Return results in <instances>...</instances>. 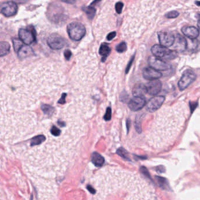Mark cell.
I'll return each instance as SVG.
<instances>
[{
  "label": "cell",
  "mask_w": 200,
  "mask_h": 200,
  "mask_svg": "<svg viewBox=\"0 0 200 200\" xmlns=\"http://www.w3.org/2000/svg\"><path fill=\"white\" fill-rule=\"evenodd\" d=\"M67 32L71 39L79 41L82 39L85 35L86 28L81 23L72 22L68 24Z\"/></svg>",
  "instance_id": "cell-1"
},
{
  "label": "cell",
  "mask_w": 200,
  "mask_h": 200,
  "mask_svg": "<svg viewBox=\"0 0 200 200\" xmlns=\"http://www.w3.org/2000/svg\"><path fill=\"white\" fill-rule=\"evenodd\" d=\"M172 46L176 51L183 52L187 49V39L177 33L175 35V41Z\"/></svg>",
  "instance_id": "cell-13"
},
{
  "label": "cell",
  "mask_w": 200,
  "mask_h": 200,
  "mask_svg": "<svg viewBox=\"0 0 200 200\" xmlns=\"http://www.w3.org/2000/svg\"><path fill=\"white\" fill-rule=\"evenodd\" d=\"M179 15V12L177 11H172L168 12L167 14L166 15V17L167 18H176L178 17Z\"/></svg>",
  "instance_id": "cell-29"
},
{
  "label": "cell",
  "mask_w": 200,
  "mask_h": 200,
  "mask_svg": "<svg viewBox=\"0 0 200 200\" xmlns=\"http://www.w3.org/2000/svg\"><path fill=\"white\" fill-rule=\"evenodd\" d=\"M189 106H190V109H191V113H193L195 109H196L197 106H198V104H197V103H195V102H189Z\"/></svg>",
  "instance_id": "cell-38"
},
{
  "label": "cell",
  "mask_w": 200,
  "mask_h": 200,
  "mask_svg": "<svg viewBox=\"0 0 200 200\" xmlns=\"http://www.w3.org/2000/svg\"><path fill=\"white\" fill-rule=\"evenodd\" d=\"M146 86L149 95L156 96L161 91L162 84L159 80H154L149 82Z\"/></svg>",
  "instance_id": "cell-11"
},
{
  "label": "cell",
  "mask_w": 200,
  "mask_h": 200,
  "mask_svg": "<svg viewBox=\"0 0 200 200\" xmlns=\"http://www.w3.org/2000/svg\"><path fill=\"white\" fill-rule=\"evenodd\" d=\"M46 137L44 135H38L33 137L31 140V146H34L42 143L45 141Z\"/></svg>",
  "instance_id": "cell-22"
},
{
  "label": "cell",
  "mask_w": 200,
  "mask_h": 200,
  "mask_svg": "<svg viewBox=\"0 0 200 200\" xmlns=\"http://www.w3.org/2000/svg\"><path fill=\"white\" fill-rule=\"evenodd\" d=\"M41 109L45 115H46L48 116H51L55 111V109L52 106L45 104H43L41 106Z\"/></svg>",
  "instance_id": "cell-24"
},
{
  "label": "cell",
  "mask_w": 200,
  "mask_h": 200,
  "mask_svg": "<svg viewBox=\"0 0 200 200\" xmlns=\"http://www.w3.org/2000/svg\"><path fill=\"white\" fill-rule=\"evenodd\" d=\"M156 180L158 182V184L160 186V187L162 189L164 190H170L171 188L170 187V184L168 183V181L167 179L160 176H156Z\"/></svg>",
  "instance_id": "cell-19"
},
{
  "label": "cell",
  "mask_w": 200,
  "mask_h": 200,
  "mask_svg": "<svg viewBox=\"0 0 200 200\" xmlns=\"http://www.w3.org/2000/svg\"><path fill=\"white\" fill-rule=\"evenodd\" d=\"M117 154L121 157H122L123 159L127 161H131L130 159V156L128 154V153L124 148L120 147L118 150H117Z\"/></svg>",
  "instance_id": "cell-25"
},
{
  "label": "cell",
  "mask_w": 200,
  "mask_h": 200,
  "mask_svg": "<svg viewBox=\"0 0 200 200\" xmlns=\"http://www.w3.org/2000/svg\"><path fill=\"white\" fill-rule=\"evenodd\" d=\"M47 44L51 49L54 50H59L66 45L67 41L59 35L53 33L48 37Z\"/></svg>",
  "instance_id": "cell-3"
},
{
  "label": "cell",
  "mask_w": 200,
  "mask_h": 200,
  "mask_svg": "<svg viewBox=\"0 0 200 200\" xmlns=\"http://www.w3.org/2000/svg\"><path fill=\"white\" fill-rule=\"evenodd\" d=\"M86 189H87L89 191V192H90V193H92V194H95V193H96V191H95V189H94V188H93L91 185H87V187H86Z\"/></svg>",
  "instance_id": "cell-41"
},
{
  "label": "cell",
  "mask_w": 200,
  "mask_h": 200,
  "mask_svg": "<svg viewBox=\"0 0 200 200\" xmlns=\"http://www.w3.org/2000/svg\"><path fill=\"white\" fill-rule=\"evenodd\" d=\"M50 133L54 136H59L61 134V132L58 128H56L55 126H53L51 128Z\"/></svg>",
  "instance_id": "cell-30"
},
{
  "label": "cell",
  "mask_w": 200,
  "mask_h": 200,
  "mask_svg": "<svg viewBox=\"0 0 200 200\" xmlns=\"http://www.w3.org/2000/svg\"><path fill=\"white\" fill-rule=\"evenodd\" d=\"M158 37L160 45L167 48L172 46L175 41V35L168 32H159Z\"/></svg>",
  "instance_id": "cell-9"
},
{
  "label": "cell",
  "mask_w": 200,
  "mask_h": 200,
  "mask_svg": "<svg viewBox=\"0 0 200 200\" xmlns=\"http://www.w3.org/2000/svg\"><path fill=\"white\" fill-rule=\"evenodd\" d=\"M135 128L136 131L137 132V133H141L142 129H141V123L140 121V119H138V118L137 117L136 119V122H135Z\"/></svg>",
  "instance_id": "cell-32"
},
{
  "label": "cell",
  "mask_w": 200,
  "mask_h": 200,
  "mask_svg": "<svg viewBox=\"0 0 200 200\" xmlns=\"http://www.w3.org/2000/svg\"><path fill=\"white\" fill-rule=\"evenodd\" d=\"M30 200H33V195H31V198H30Z\"/></svg>",
  "instance_id": "cell-47"
},
{
  "label": "cell",
  "mask_w": 200,
  "mask_h": 200,
  "mask_svg": "<svg viewBox=\"0 0 200 200\" xmlns=\"http://www.w3.org/2000/svg\"><path fill=\"white\" fill-rule=\"evenodd\" d=\"M198 46V41L195 39H187V50H195Z\"/></svg>",
  "instance_id": "cell-23"
},
{
  "label": "cell",
  "mask_w": 200,
  "mask_h": 200,
  "mask_svg": "<svg viewBox=\"0 0 200 200\" xmlns=\"http://www.w3.org/2000/svg\"><path fill=\"white\" fill-rule=\"evenodd\" d=\"M99 52L100 55L102 56L103 57L102 61V62H105L107 57L111 54V49L108 44H107L106 43H103L100 45Z\"/></svg>",
  "instance_id": "cell-18"
},
{
  "label": "cell",
  "mask_w": 200,
  "mask_h": 200,
  "mask_svg": "<svg viewBox=\"0 0 200 200\" xmlns=\"http://www.w3.org/2000/svg\"><path fill=\"white\" fill-rule=\"evenodd\" d=\"M83 11L86 13V16L89 18V20H92L96 14V9L92 6H88V7H82Z\"/></svg>",
  "instance_id": "cell-21"
},
{
  "label": "cell",
  "mask_w": 200,
  "mask_h": 200,
  "mask_svg": "<svg viewBox=\"0 0 200 200\" xmlns=\"http://www.w3.org/2000/svg\"><path fill=\"white\" fill-rule=\"evenodd\" d=\"M165 97L163 96H157L149 100L146 105V109L150 113H153L160 108L164 102Z\"/></svg>",
  "instance_id": "cell-8"
},
{
  "label": "cell",
  "mask_w": 200,
  "mask_h": 200,
  "mask_svg": "<svg viewBox=\"0 0 200 200\" xmlns=\"http://www.w3.org/2000/svg\"><path fill=\"white\" fill-rule=\"evenodd\" d=\"M33 31H34L33 28L31 30L21 28L19 30V38L26 45L31 44L35 41V33H33Z\"/></svg>",
  "instance_id": "cell-6"
},
{
  "label": "cell",
  "mask_w": 200,
  "mask_h": 200,
  "mask_svg": "<svg viewBox=\"0 0 200 200\" xmlns=\"http://www.w3.org/2000/svg\"><path fill=\"white\" fill-rule=\"evenodd\" d=\"M12 41L14 45V49L15 51L18 53V52L24 46L23 42L21 39H17V38H13L12 39Z\"/></svg>",
  "instance_id": "cell-26"
},
{
  "label": "cell",
  "mask_w": 200,
  "mask_h": 200,
  "mask_svg": "<svg viewBox=\"0 0 200 200\" xmlns=\"http://www.w3.org/2000/svg\"><path fill=\"white\" fill-rule=\"evenodd\" d=\"M198 28H199L200 30V19L199 20V21H198Z\"/></svg>",
  "instance_id": "cell-46"
},
{
  "label": "cell",
  "mask_w": 200,
  "mask_h": 200,
  "mask_svg": "<svg viewBox=\"0 0 200 200\" xmlns=\"http://www.w3.org/2000/svg\"><path fill=\"white\" fill-rule=\"evenodd\" d=\"M116 36V32H111V33H109L107 36V39L108 41H111Z\"/></svg>",
  "instance_id": "cell-37"
},
{
  "label": "cell",
  "mask_w": 200,
  "mask_h": 200,
  "mask_svg": "<svg viewBox=\"0 0 200 200\" xmlns=\"http://www.w3.org/2000/svg\"><path fill=\"white\" fill-rule=\"evenodd\" d=\"M151 50L153 55L163 61L171 60L177 57L176 50H171L161 45H154L152 46Z\"/></svg>",
  "instance_id": "cell-2"
},
{
  "label": "cell",
  "mask_w": 200,
  "mask_h": 200,
  "mask_svg": "<svg viewBox=\"0 0 200 200\" xmlns=\"http://www.w3.org/2000/svg\"><path fill=\"white\" fill-rule=\"evenodd\" d=\"M126 126H127L128 132L129 128H130V120L129 119H128V120H127V122H126Z\"/></svg>",
  "instance_id": "cell-42"
},
{
  "label": "cell",
  "mask_w": 200,
  "mask_h": 200,
  "mask_svg": "<svg viewBox=\"0 0 200 200\" xmlns=\"http://www.w3.org/2000/svg\"><path fill=\"white\" fill-rule=\"evenodd\" d=\"M128 93H122V95L120 96V100L123 102H126L127 100L128 99Z\"/></svg>",
  "instance_id": "cell-39"
},
{
  "label": "cell",
  "mask_w": 200,
  "mask_h": 200,
  "mask_svg": "<svg viewBox=\"0 0 200 200\" xmlns=\"http://www.w3.org/2000/svg\"><path fill=\"white\" fill-rule=\"evenodd\" d=\"M123 7V3L122 2H118L116 4L115 9L118 14H121L122 12Z\"/></svg>",
  "instance_id": "cell-33"
},
{
  "label": "cell",
  "mask_w": 200,
  "mask_h": 200,
  "mask_svg": "<svg viewBox=\"0 0 200 200\" xmlns=\"http://www.w3.org/2000/svg\"><path fill=\"white\" fill-rule=\"evenodd\" d=\"M10 50V45L7 42H1L0 44V56L1 57L9 54Z\"/></svg>",
  "instance_id": "cell-20"
},
{
  "label": "cell",
  "mask_w": 200,
  "mask_h": 200,
  "mask_svg": "<svg viewBox=\"0 0 200 200\" xmlns=\"http://www.w3.org/2000/svg\"><path fill=\"white\" fill-rule=\"evenodd\" d=\"M156 171L159 173H164L166 172V168L163 166H159L156 167Z\"/></svg>",
  "instance_id": "cell-36"
},
{
  "label": "cell",
  "mask_w": 200,
  "mask_h": 200,
  "mask_svg": "<svg viewBox=\"0 0 200 200\" xmlns=\"http://www.w3.org/2000/svg\"><path fill=\"white\" fill-rule=\"evenodd\" d=\"M140 171L145 176V177H146L147 178H148L149 179L151 180V177L150 173L149 172V171H148V170L147 169L146 167H145V166H141L140 168Z\"/></svg>",
  "instance_id": "cell-28"
},
{
  "label": "cell",
  "mask_w": 200,
  "mask_h": 200,
  "mask_svg": "<svg viewBox=\"0 0 200 200\" xmlns=\"http://www.w3.org/2000/svg\"><path fill=\"white\" fill-rule=\"evenodd\" d=\"M92 161L96 167H102L105 163V159L97 152H94L92 154Z\"/></svg>",
  "instance_id": "cell-17"
},
{
  "label": "cell",
  "mask_w": 200,
  "mask_h": 200,
  "mask_svg": "<svg viewBox=\"0 0 200 200\" xmlns=\"http://www.w3.org/2000/svg\"><path fill=\"white\" fill-rule=\"evenodd\" d=\"M147 93L146 86L143 84H139L134 86L132 93L134 97H144Z\"/></svg>",
  "instance_id": "cell-15"
},
{
  "label": "cell",
  "mask_w": 200,
  "mask_h": 200,
  "mask_svg": "<svg viewBox=\"0 0 200 200\" xmlns=\"http://www.w3.org/2000/svg\"><path fill=\"white\" fill-rule=\"evenodd\" d=\"M146 104V100L144 97H134L130 99L128 106L132 111H139L145 107Z\"/></svg>",
  "instance_id": "cell-10"
},
{
  "label": "cell",
  "mask_w": 200,
  "mask_h": 200,
  "mask_svg": "<svg viewBox=\"0 0 200 200\" xmlns=\"http://www.w3.org/2000/svg\"><path fill=\"white\" fill-rule=\"evenodd\" d=\"M17 4L13 1H7L1 6V12L6 17L14 16L17 14Z\"/></svg>",
  "instance_id": "cell-7"
},
{
  "label": "cell",
  "mask_w": 200,
  "mask_h": 200,
  "mask_svg": "<svg viewBox=\"0 0 200 200\" xmlns=\"http://www.w3.org/2000/svg\"><path fill=\"white\" fill-rule=\"evenodd\" d=\"M58 124L60 126H61V127H64L65 126V123L63 122H61V121H58Z\"/></svg>",
  "instance_id": "cell-43"
},
{
  "label": "cell",
  "mask_w": 200,
  "mask_h": 200,
  "mask_svg": "<svg viewBox=\"0 0 200 200\" xmlns=\"http://www.w3.org/2000/svg\"><path fill=\"white\" fill-rule=\"evenodd\" d=\"M195 4H196V5L200 7V1H196Z\"/></svg>",
  "instance_id": "cell-45"
},
{
  "label": "cell",
  "mask_w": 200,
  "mask_h": 200,
  "mask_svg": "<svg viewBox=\"0 0 200 200\" xmlns=\"http://www.w3.org/2000/svg\"><path fill=\"white\" fill-rule=\"evenodd\" d=\"M66 96H67V93H63L62 95L61 98L59 100H58V103L59 104H65L66 103V100H65V98H66Z\"/></svg>",
  "instance_id": "cell-35"
},
{
  "label": "cell",
  "mask_w": 200,
  "mask_h": 200,
  "mask_svg": "<svg viewBox=\"0 0 200 200\" xmlns=\"http://www.w3.org/2000/svg\"><path fill=\"white\" fill-rule=\"evenodd\" d=\"M148 62L150 67L159 72L166 71L171 68V65L168 63L154 56H150L148 59Z\"/></svg>",
  "instance_id": "cell-5"
},
{
  "label": "cell",
  "mask_w": 200,
  "mask_h": 200,
  "mask_svg": "<svg viewBox=\"0 0 200 200\" xmlns=\"http://www.w3.org/2000/svg\"><path fill=\"white\" fill-rule=\"evenodd\" d=\"M136 157L139 159H141V160H145L147 159V157L146 156H136Z\"/></svg>",
  "instance_id": "cell-44"
},
{
  "label": "cell",
  "mask_w": 200,
  "mask_h": 200,
  "mask_svg": "<svg viewBox=\"0 0 200 200\" xmlns=\"http://www.w3.org/2000/svg\"><path fill=\"white\" fill-rule=\"evenodd\" d=\"M64 56L67 61H69L71 56H72V52L69 50H66L64 52Z\"/></svg>",
  "instance_id": "cell-34"
},
{
  "label": "cell",
  "mask_w": 200,
  "mask_h": 200,
  "mask_svg": "<svg viewBox=\"0 0 200 200\" xmlns=\"http://www.w3.org/2000/svg\"><path fill=\"white\" fill-rule=\"evenodd\" d=\"M111 118V107H107L105 115L104 116V119L106 121H109Z\"/></svg>",
  "instance_id": "cell-31"
},
{
  "label": "cell",
  "mask_w": 200,
  "mask_h": 200,
  "mask_svg": "<svg viewBox=\"0 0 200 200\" xmlns=\"http://www.w3.org/2000/svg\"><path fill=\"white\" fill-rule=\"evenodd\" d=\"M134 59V56H133L132 57V58L130 59V61L129 62V63H128V66H127L126 69V73H128V71H129V70H130V67H131L132 65V63H133Z\"/></svg>",
  "instance_id": "cell-40"
},
{
  "label": "cell",
  "mask_w": 200,
  "mask_h": 200,
  "mask_svg": "<svg viewBox=\"0 0 200 200\" xmlns=\"http://www.w3.org/2000/svg\"><path fill=\"white\" fill-rule=\"evenodd\" d=\"M33 50L28 45H24L22 48L18 52V56L19 58L23 59L27 58L29 56L33 55Z\"/></svg>",
  "instance_id": "cell-16"
},
{
  "label": "cell",
  "mask_w": 200,
  "mask_h": 200,
  "mask_svg": "<svg viewBox=\"0 0 200 200\" xmlns=\"http://www.w3.org/2000/svg\"><path fill=\"white\" fill-rule=\"evenodd\" d=\"M196 79V75L191 71L187 70L184 72L181 78L178 82V88L180 90H184L193 84Z\"/></svg>",
  "instance_id": "cell-4"
},
{
  "label": "cell",
  "mask_w": 200,
  "mask_h": 200,
  "mask_svg": "<svg viewBox=\"0 0 200 200\" xmlns=\"http://www.w3.org/2000/svg\"><path fill=\"white\" fill-rule=\"evenodd\" d=\"M116 50L119 53H123L127 50V45L124 42H122L117 45Z\"/></svg>",
  "instance_id": "cell-27"
},
{
  "label": "cell",
  "mask_w": 200,
  "mask_h": 200,
  "mask_svg": "<svg viewBox=\"0 0 200 200\" xmlns=\"http://www.w3.org/2000/svg\"><path fill=\"white\" fill-rule=\"evenodd\" d=\"M143 76L146 79L151 81L154 80H158L162 77L163 75L160 72L156 69L151 67H147L144 69L143 72Z\"/></svg>",
  "instance_id": "cell-12"
},
{
  "label": "cell",
  "mask_w": 200,
  "mask_h": 200,
  "mask_svg": "<svg viewBox=\"0 0 200 200\" xmlns=\"http://www.w3.org/2000/svg\"><path fill=\"white\" fill-rule=\"evenodd\" d=\"M181 31L184 35L191 39H195L199 35V31L197 28L193 26L184 27L182 28Z\"/></svg>",
  "instance_id": "cell-14"
}]
</instances>
